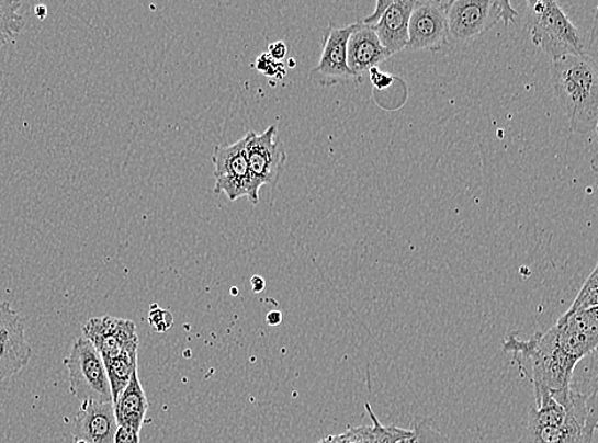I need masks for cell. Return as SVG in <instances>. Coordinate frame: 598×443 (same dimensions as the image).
Returning a JSON list of instances; mask_svg holds the SVG:
<instances>
[{
  "mask_svg": "<svg viewBox=\"0 0 598 443\" xmlns=\"http://www.w3.org/2000/svg\"><path fill=\"white\" fill-rule=\"evenodd\" d=\"M598 343V307L566 310L552 329L521 339L509 336L503 343L531 380L534 395L572 387L574 370Z\"/></svg>",
  "mask_w": 598,
  "mask_h": 443,
  "instance_id": "cell-1",
  "label": "cell"
},
{
  "mask_svg": "<svg viewBox=\"0 0 598 443\" xmlns=\"http://www.w3.org/2000/svg\"><path fill=\"white\" fill-rule=\"evenodd\" d=\"M537 407L527 419L519 443H594L597 393L565 391L534 395Z\"/></svg>",
  "mask_w": 598,
  "mask_h": 443,
  "instance_id": "cell-2",
  "label": "cell"
},
{
  "mask_svg": "<svg viewBox=\"0 0 598 443\" xmlns=\"http://www.w3.org/2000/svg\"><path fill=\"white\" fill-rule=\"evenodd\" d=\"M552 83L558 105L574 134H593L598 123V69L596 59L568 56L553 61Z\"/></svg>",
  "mask_w": 598,
  "mask_h": 443,
  "instance_id": "cell-3",
  "label": "cell"
},
{
  "mask_svg": "<svg viewBox=\"0 0 598 443\" xmlns=\"http://www.w3.org/2000/svg\"><path fill=\"white\" fill-rule=\"evenodd\" d=\"M526 7V26L532 43L550 59L555 61L568 56L594 58L585 35L574 25L561 4L553 0H529Z\"/></svg>",
  "mask_w": 598,
  "mask_h": 443,
  "instance_id": "cell-4",
  "label": "cell"
},
{
  "mask_svg": "<svg viewBox=\"0 0 598 443\" xmlns=\"http://www.w3.org/2000/svg\"><path fill=\"white\" fill-rule=\"evenodd\" d=\"M445 13L448 41L458 44L474 42L499 21L509 25L518 18L509 0H448Z\"/></svg>",
  "mask_w": 598,
  "mask_h": 443,
  "instance_id": "cell-5",
  "label": "cell"
},
{
  "mask_svg": "<svg viewBox=\"0 0 598 443\" xmlns=\"http://www.w3.org/2000/svg\"><path fill=\"white\" fill-rule=\"evenodd\" d=\"M70 394L81 401L113 402L104 360L86 338H80L65 360Z\"/></svg>",
  "mask_w": 598,
  "mask_h": 443,
  "instance_id": "cell-6",
  "label": "cell"
},
{
  "mask_svg": "<svg viewBox=\"0 0 598 443\" xmlns=\"http://www.w3.org/2000/svg\"><path fill=\"white\" fill-rule=\"evenodd\" d=\"M250 177V202L258 205L259 191L263 185H277L280 181L287 155L281 143L277 126L267 128L262 134L251 130L247 146Z\"/></svg>",
  "mask_w": 598,
  "mask_h": 443,
  "instance_id": "cell-7",
  "label": "cell"
},
{
  "mask_svg": "<svg viewBox=\"0 0 598 443\" xmlns=\"http://www.w3.org/2000/svg\"><path fill=\"white\" fill-rule=\"evenodd\" d=\"M251 132L232 145H218L212 155L214 162L215 194L225 193L227 198L236 201L250 198V177L247 146Z\"/></svg>",
  "mask_w": 598,
  "mask_h": 443,
  "instance_id": "cell-8",
  "label": "cell"
},
{
  "mask_svg": "<svg viewBox=\"0 0 598 443\" xmlns=\"http://www.w3.org/2000/svg\"><path fill=\"white\" fill-rule=\"evenodd\" d=\"M357 23L348 26L329 25L325 31V44L318 65L309 73L313 83L330 88L335 84L360 82L348 65V43Z\"/></svg>",
  "mask_w": 598,
  "mask_h": 443,
  "instance_id": "cell-9",
  "label": "cell"
},
{
  "mask_svg": "<svg viewBox=\"0 0 598 443\" xmlns=\"http://www.w3.org/2000/svg\"><path fill=\"white\" fill-rule=\"evenodd\" d=\"M82 332L104 361L123 353H138L137 326L125 318L93 317L83 325Z\"/></svg>",
  "mask_w": 598,
  "mask_h": 443,
  "instance_id": "cell-10",
  "label": "cell"
},
{
  "mask_svg": "<svg viewBox=\"0 0 598 443\" xmlns=\"http://www.w3.org/2000/svg\"><path fill=\"white\" fill-rule=\"evenodd\" d=\"M447 43L445 2H416L408 23L407 49L439 52Z\"/></svg>",
  "mask_w": 598,
  "mask_h": 443,
  "instance_id": "cell-11",
  "label": "cell"
},
{
  "mask_svg": "<svg viewBox=\"0 0 598 443\" xmlns=\"http://www.w3.org/2000/svg\"><path fill=\"white\" fill-rule=\"evenodd\" d=\"M113 402L82 401L74 421V438L88 443H114L117 430Z\"/></svg>",
  "mask_w": 598,
  "mask_h": 443,
  "instance_id": "cell-12",
  "label": "cell"
},
{
  "mask_svg": "<svg viewBox=\"0 0 598 443\" xmlns=\"http://www.w3.org/2000/svg\"><path fill=\"white\" fill-rule=\"evenodd\" d=\"M392 57L384 48L372 27L364 26L360 21L348 43V65L351 72L361 81L370 69L375 68Z\"/></svg>",
  "mask_w": 598,
  "mask_h": 443,
  "instance_id": "cell-13",
  "label": "cell"
},
{
  "mask_svg": "<svg viewBox=\"0 0 598 443\" xmlns=\"http://www.w3.org/2000/svg\"><path fill=\"white\" fill-rule=\"evenodd\" d=\"M416 0H396L384 12L383 18L373 29L381 44L392 56L407 49L408 23Z\"/></svg>",
  "mask_w": 598,
  "mask_h": 443,
  "instance_id": "cell-14",
  "label": "cell"
},
{
  "mask_svg": "<svg viewBox=\"0 0 598 443\" xmlns=\"http://www.w3.org/2000/svg\"><path fill=\"white\" fill-rule=\"evenodd\" d=\"M114 410L117 424L140 432L145 423L148 401L138 372L133 375L129 385L114 402Z\"/></svg>",
  "mask_w": 598,
  "mask_h": 443,
  "instance_id": "cell-15",
  "label": "cell"
},
{
  "mask_svg": "<svg viewBox=\"0 0 598 443\" xmlns=\"http://www.w3.org/2000/svg\"><path fill=\"white\" fill-rule=\"evenodd\" d=\"M31 356H33V348L29 344L25 331L0 339V383L25 368Z\"/></svg>",
  "mask_w": 598,
  "mask_h": 443,
  "instance_id": "cell-16",
  "label": "cell"
},
{
  "mask_svg": "<svg viewBox=\"0 0 598 443\" xmlns=\"http://www.w3.org/2000/svg\"><path fill=\"white\" fill-rule=\"evenodd\" d=\"M104 363L114 404L129 385L133 375L138 372V353H123L105 360Z\"/></svg>",
  "mask_w": 598,
  "mask_h": 443,
  "instance_id": "cell-17",
  "label": "cell"
},
{
  "mask_svg": "<svg viewBox=\"0 0 598 443\" xmlns=\"http://www.w3.org/2000/svg\"><path fill=\"white\" fill-rule=\"evenodd\" d=\"M21 5L15 0H0V48L14 41L26 26L20 13Z\"/></svg>",
  "mask_w": 598,
  "mask_h": 443,
  "instance_id": "cell-18",
  "label": "cell"
},
{
  "mask_svg": "<svg viewBox=\"0 0 598 443\" xmlns=\"http://www.w3.org/2000/svg\"><path fill=\"white\" fill-rule=\"evenodd\" d=\"M399 443H448L447 439L437 429L430 419H416L413 431Z\"/></svg>",
  "mask_w": 598,
  "mask_h": 443,
  "instance_id": "cell-19",
  "label": "cell"
},
{
  "mask_svg": "<svg viewBox=\"0 0 598 443\" xmlns=\"http://www.w3.org/2000/svg\"><path fill=\"white\" fill-rule=\"evenodd\" d=\"M25 318L12 308L10 303L0 302V339L14 336L25 331Z\"/></svg>",
  "mask_w": 598,
  "mask_h": 443,
  "instance_id": "cell-20",
  "label": "cell"
},
{
  "mask_svg": "<svg viewBox=\"0 0 598 443\" xmlns=\"http://www.w3.org/2000/svg\"><path fill=\"white\" fill-rule=\"evenodd\" d=\"M598 307V268L588 276L579 291L576 300L573 302L571 310H580Z\"/></svg>",
  "mask_w": 598,
  "mask_h": 443,
  "instance_id": "cell-21",
  "label": "cell"
},
{
  "mask_svg": "<svg viewBox=\"0 0 598 443\" xmlns=\"http://www.w3.org/2000/svg\"><path fill=\"white\" fill-rule=\"evenodd\" d=\"M257 69L267 77H271V79L277 77L278 80H281L282 77L286 75L285 65H283L282 61L271 58L269 53L262 54V56L257 59Z\"/></svg>",
  "mask_w": 598,
  "mask_h": 443,
  "instance_id": "cell-22",
  "label": "cell"
},
{
  "mask_svg": "<svg viewBox=\"0 0 598 443\" xmlns=\"http://www.w3.org/2000/svg\"><path fill=\"white\" fill-rule=\"evenodd\" d=\"M148 316L149 323H151L153 328L157 332L168 331L171 328L172 323H174L171 314L157 305H154L151 307Z\"/></svg>",
  "mask_w": 598,
  "mask_h": 443,
  "instance_id": "cell-23",
  "label": "cell"
},
{
  "mask_svg": "<svg viewBox=\"0 0 598 443\" xmlns=\"http://www.w3.org/2000/svg\"><path fill=\"white\" fill-rule=\"evenodd\" d=\"M370 81H372L373 87L376 90L388 89L393 83V77L391 75L384 73L380 68L375 67L369 71Z\"/></svg>",
  "mask_w": 598,
  "mask_h": 443,
  "instance_id": "cell-24",
  "label": "cell"
},
{
  "mask_svg": "<svg viewBox=\"0 0 598 443\" xmlns=\"http://www.w3.org/2000/svg\"><path fill=\"white\" fill-rule=\"evenodd\" d=\"M391 3L392 0H376L374 13L364 20H360V22L363 23L364 26L374 27L376 23L381 21Z\"/></svg>",
  "mask_w": 598,
  "mask_h": 443,
  "instance_id": "cell-25",
  "label": "cell"
},
{
  "mask_svg": "<svg viewBox=\"0 0 598 443\" xmlns=\"http://www.w3.org/2000/svg\"><path fill=\"white\" fill-rule=\"evenodd\" d=\"M114 443H140L139 432L120 425L115 432Z\"/></svg>",
  "mask_w": 598,
  "mask_h": 443,
  "instance_id": "cell-26",
  "label": "cell"
},
{
  "mask_svg": "<svg viewBox=\"0 0 598 443\" xmlns=\"http://www.w3.org/2000/svg\"><path fill=\"white\" fill-rule=\"evenodd\" d=\"M269 54L274 60L281 61L287 56V45L283 42L273 43L269 46Z\"/></svg>",
  "mask_w": 598,
  "mask_h": 443,
  "instance_id": "cell-27",
  "label": "cell"
},
{
  "mask_svg": "<svg viewBox=\"0 0 598 443\" xmlns=\"http://www.w3.org/2000/svg\"><path fill=\"white\" fill-rule=\"evenodd\" d=\"M282 321V315L279 313V310H272L269 315H267V322H269L271 326H278Z\"/></svg>",
  "mask_w": 598,
  "mask_h": 443,
  "instance_id": "cell-28",
  "label": "cell"
},
{
  "mask_svg": "<svg viewBox=\"0 0 598 443\" xmlns=\"http://www.w3.org/2000/svg\"><path fill=\"white\" fill-rule=\"evenodd\" d=\"M251 285H253L255 293H261L264 289L266 283L261 276L256 275L251 279Z\"/></svg>",
  "mask_w": 598,
  "mask_h": 443,
  "instance_id": "cell-29",
  "label": "cell"
},
{
  "mask_svg": "<svg viewBox=\"0 0 598 443\" xmlns=\"http://www.w3.org/2000/svg\"><path fill=\"white\" fill-rule=\"evenodd\" d=\"M35 13H36L38 19L44 20L46 18V14H47L46 7L45 5H37L35 8Z\"/></svg>",
  "mask_w": 598,
  "mask_h": 443,
  "instance_id": "cell-30",
  "label": "cell"
},
{
  "mask_svg": "<svg viewBox=\"0 0 598 443\" xmlns=\"http://www.w3.org/2000/svg\"><path fill=\"white\" fill-rule=\"evenodd\" d=\"M75 443H88V442H84V441H76Z\"/></svg>",
  "mask_w": 598,
  "mask_h": 443,
  "instance_id": "cell-31",
  "label": "cell"
}]
</instances>
